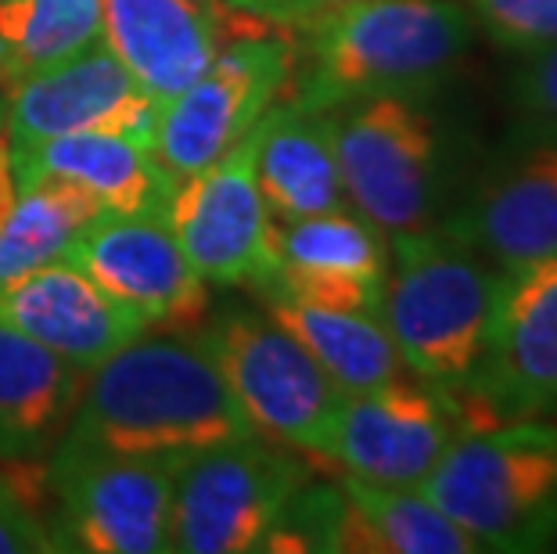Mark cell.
<instances>
[{
	"label": "cell",
	"mask_w": 557,
	"mask_h": 554,
	"mask_svg": "<svg viewBox=\"0 0 557 554\" xmlns=\"http://www.w3.org/2000/svg\"><path fill=\"white\" fill-rule=\"evenodd\" d=\"M295 73V44L245 33L220 47L209 69L162 109L156 156L184 181L231 151L274 104Z\"/></svg>",
	"instance_id": "obj_10"
},
{
	"label": "cell",
	"mask_w": 557,
	"mask_h": 554,
	"mask_svg": "<svg viewBox=\"0 0 557 554\" xmlns=\"http://www.w3.org/2000/svg\"><path fill=\"white\" fill-rule=\"evenodd\" d=\"M504 270L443 227L388 238L382 324L413 379L457 393L479 368Z\"/></svg>",
	"instance_id": "obj_3"
},
{
	"label": "cell",
	"mask_w": 557,
	"mask_h": 554,
	"mask_svg": "<svg viewBox=\"0 0 557 554\" xmlns=\"http://www.w3.org/2000/svg\"><path fill=\"white\" fill-rule=\"evenodd\" d=\"M465 0H352L310 22L295 54V101L331 112L388 90H429L475 40Z\"/></svg>",
	"instance_id": "obj_2"
},
{
	"label": "cell",
	"mask_w": 557,
	"mask_h": 554,
	"mask_svg": "<svg viewBox=\"0 0 557 554\" xmlns=\"http://www.w3.org/2000/svg\"><path fill=\"white\" fill-rule=\"evenodd\" d=\"M234 11H245L252 19H267V22H281L288 15V0H227Z\"/></svg>",
	"instance_id": "obj_31"
},
{
	"label": "cell",
	"mask_w": 557,
	"mask_h": 554,
	"mask_svg": "<svg viewBox=\"0 0 557 554\" xmlns=\"http://www.w3.org/2000/svg\"><path fill=\"white\" fill-rule=\"evenodd\" d=\"M338 487L346 490L360 515L367 544L377 554H475L482 551L465 529L435 508L418 490L377 487L342 471Z\"/></svg>",
	"instance_id": "obj_25"
},
{
	"label": "cell",
	"mask_w": 557,
	"mask_h": 554,
	"mask_svg": "<svg viewBox=\"0 0 557 554\" xmlns=\"http://www.w3.org/2000/svg\"><path fill=\"white\" fill-rule=\"evenodd\" d=\"M181 465L151 457L79 454L54 446L44 465L54 501L47 529L54 551L162 554L170 551V515Z\"/></svg>",
	"instance_id": "obj_9"
},
{
	"label": "cell",
	"mask_w": 557,
	"mask_h": 554,
	"mask_svg": "<svg viewBox=\"0 0 557 554\" xmlns=\"http://www.w3.org/2000/svg\"><path fill=\"white\" fill-rule=\"evenodd\" d=\"M263 306L270 321L299 342L346 396L371 393L407 371L377 313L335 310V306H313L288 296H263Z\"/></svg>",
	"instance_id": "obj_22"
},
{
	"label": "cell",
	"mask_w": 557,
	"mask_h": 554,
	"mask_svg": "<svg viewBox=\"0 0 557 554\" xmlns=\"http://www.w3.org/2000/svg\"><path fill=\"white\" fill-rule=\"evenodd\" d=\"M54 540L37 512L26 508L4 482H0V554H47Z\"/></svg>",
	"instance_id": "obj_28"
},
{
	"label": "cell",
	"mask_w": 557,
	"mask_h": 554,
	"mask_svg": "<svg viewBox=\"0 0 557 554\" xmlns=\"http://www.w3.org/2000/svg\"><path fill=\"white\" fill-rule=\"evenodd\" d=\"M201 338L259 435L324 454L346 393L281 324L267 313L231 310L201 328Z\"/></svg>",
	"instance_id": "obj_8"
},
{
	"label": "cell",
	"mask_w": 557,
	"mask_h": 554,
	"mask_svg": "<svg viewBox=\"0 0 557 554\" xmlns=\"http://www.w3.org/2000/svg\"><path fill=\"white\" fill-rule=\"evenodd\" d=\"M475 26L504 51L529 54L557 44V0H465Z\"/></svg>",
	"instance_id": "obj_26"
},
{
	"label": "cell",
	"mask_w": 557,
	"mask_h": 554,
	"mask_svg": "<svg viewBox=\"0 0 557 554\" xmlns=\"http://www.w3.org/2000/svg\"><path fill=\"white\" fill-rule=\"evenodd\" d=\"M101 40V0H0V87Z\"/></svg>",
	"instance_id": "obj_24"
},
{
	"label": "cell",
	"mask_w": 557,
	"mask_h": 554,
	"mask_svg": "<svg viewBox=\"0 0 557 554\" xmlns=\"http://www.w3.org/2000/svg\"><path fill=\"white\" fill-rule=\"evenodd\" d=\"M18 202V181H15V167H11V145L8 134L0 130V223L11 217V209Z\"/></svg>",
	"instance_id": "obj_29"
},
{
	"label": "cell",
	"mask_w": 557,
	"mask_h": 554,
	"mask_svg": "<svg viewBox=\"0 0 557 554\" xmlns=\"http://www.w3.org/2000/svg\"><path fill=\"white\" fill-rule=\"evenodd\" d=\"M170 223L206 285L263 288L277 270L274 217L256 181V126L216 162L176 181Z\"/></svg>",
	"instance_id": "obj_11"
},
{
	"label": "cell",
	"mask_w": 557,
	"mask_h": 554,
	"mask_svg": "<svg viewBox=\"0 0 557 554\" xmlns=\"http://www.w3.org/2000/svg\"><path fill=\"white\" fill-rule=\"evenodd\" d=\"M454 396L471 432L557 418V256L500 274L479 368Z\"/></svg>",
	"instance_id": "obj_7"
},
{
	"label": "cell",
	"mask_w": 557,
	"mask_h": 554,
	"mask_svg": "<svg viewBox=\"0 0 557 554\" xmlns=\"http://www.w3.org/2000/svg\"><path fill=\"white\" fill-rule=\"evenodd\" d=\"M302 482L306 465L299 457L259 432L198 451L176 471L170 551H263Z\"/></svg>",
	"instance_id": "obj_6"
},
{
	"label": "cell",
	"mask_w": 557,
	"mask_h": 554,
	"mask_svg": "<svg viewBox=\"0 0 557 554\" xmlns=\"http://www.w3.org/2000/svg\"><path fill=\"white\" fill-rule=\"evenodd\" d=\"M4 120H8V104L0 101V130H4Z\"/></svg>",
	"instance_id": "obj_32"
},
{
	"label": "cell",
	"mask_w": 557,
	"mask_h": 554,
	"mask_svg": "<svg viewBox=\"0 0 557 554\" xmlns=\"http://www.w3.org/2000/svg\"><path fill=\"white\" fill-rule=\"evenodd\" d=\"M438 227L500 270L557 256V140L511 134Z\"/></svg>",
	"instance_id": "obj_15"
},
{
	"label": "cell",
	"mask_w": 557,
	"mask_h": 554,
	"mask_svg": "<svg viewBox=\"0 0 557 554\" xmlns=\"http://www.w3.org/2000/svg\"><path fill=\"white\" fill-rule=\"evenodd\" d=\"M256 181L274 220L349 206L331 145V115L295 98L270 104L256 123Z\"/></svg>",
	"instance_id": "obj_19"
},
{
	"label": "cell",
	"mask_w": 557,
	"mask_h": 554,
	"mask_svg": "<svg viewBox=\"0 0 557 554\" xmlns=\"http://www.w3.org/2000/svg\"><path fill=\"white\" fill-rule=\"evenodd\" d=\"M418 493L482 551H543L557 537V429L532 418L465 432Z\"/></svg>",
	"instance_id": "obj_4"
},
{
	"label": "cell",
	"mask_w": 557,
	"mask_h": 554,
	"mask_svg": "<svg viewBox=\"0 0 557 554\" xmlns=\"http://www.w3.org/2000/svg\"><path fill=\"white\" fill-rule=\"evenodd\" d=\"M83 374L29 335L0 324V457L29 461L58 446L79 404Z\"/></svg>",
	"instance_id": "obj_21"
},
{
	"label": "cell",
	"mask_w": 557,
	"mask_h": 554,
	"mask_svg": "<svg viewBox=\"0 0 557 554\" xmlns=\"http://www.w3.org/2000/svg\"><path fill=\"white\" fill-rule=\"evenodd\" d=\"M11 167H15L18 184L40 173L69 176L101 206V213L170 209L176 187L173 173L162 167L156 151L112 134L51 137L22 156H11Z\"/></svg>",
	"instance_id": "obj_20"
},
{
	"label": "cell",
	"mask_w": 557,
	"mask_h": 554,
	"mask_svg": "<svg viewBox=\"0 0 557 554\" xmlns=\"http://www.w3.org/2000/svg\"><path fill=\"white\" fill-rule=\"evenodd\" d=\"M101 206L69 176L40 173L18 184V202L0 223V288L40 267L62 263L69 245Z\"/></svg>",
	"instance_id": "obj_23"
},
{
	"label": "cell",
	"mask_w": 557,
	"mask_h": 554,
	"mask_svg": "<svg viewBox=\"0 0 557 554\" xmlns=\"http://www.w3.org/2000/svg\"><path fill=\"white\" fill-rule=\"evenodd\" d=\"M0 324L40 342L83 374L148 332L137 313L104 296L65 259L0 288Z\"/></svg>",
	"instance_id": "obj_17"
},
{
	"label": "cell",
	"mask_w": 557,
	"mask_h": 554,
	"mask_svg": "<svg viewBox=\"0 0 557 554\" xmlns=\"http://www.w3.org/2000/svg\"><path fill=\"white\" fill-rule=\"evenodd\" d=\"M252 432L198 328L145 332L94 368L58 446L184 465Z\"/></svg>",
	"instance_id": "obj_1"
},
{
	"label": "cell",
	"mask_w": 557,
	"mask_h": 554,
	"mask_svg": "<svg viewBox=\"0 0 557 554\" xmlns=\"http://www.w3.org/2000/svg\"><path fill=\"white\" fill-rule=\"evenodd\" d=\"M198 4H212V0H198Z\"/></svg>",
	"instance_id": "obj_33"
},
{
	"label": "cell",
	"mask_w": 557,
	"mask_h": 554,
	"mask_svg": "<svg viewBox=\"0 0 557 554\" xmlns=\"http://www.w3.org/2000/svg\"><path fill=\"white\" fill-rule=\"evenodd\" d=\"M515 134L557 140V44L536 47L511 73Z\"/></svg>",
	"instance_id": "obj_27"
},
{
	"label": "cell",
	"mask_w": 557,
	"mask_h": 554,
	"mask_svg": "<svg viewBox=\"0 0 557 554\" xmlns=\"http://www.w3.org/2000/svg\"><path fill=\"white\" fill-rule=\"evenodd\" d=\"M465 432L471 426L454 393L399 374L371 393L342 396L320 457L377 487L418 490Z\"/></svg>",
	"instance_id": "obj_12"
},
{
	"label": "cell",
	"mask_w": 557,
	"mask_h": 554,
	"mask_svg": "<svg viewBox=\"0 0 557 554\" xmlns=\"http://www.w3.org/2000/svg\"><path fill=\"white\" fill-rule=\"evenodd\" d=\"M346 202L388 238L435 227L449 192V140L429 90H388L331 109Z\"/></svg>",
	"instance_id": "obj_5"
},
{
	"label": "cell",
	"mask_w": 557,
	"mask_h": 554,
	"mask_svg": "<svg viewBox=\"0 0 557 554\" xmlns=\"http://www.w3.org/2000/svg\"><path fill=\"white\" fill-rule=\"evenodd\" d=\"M101 40L165 109L216 58L220 26L198 0H101Z\"/></svg>",
	"instance_id": "obj_18"
},
{
	"label": "cell",
	"mask_w": 557,
	"mask_h": 554,
	"mask_svg": "<svg viewBox=\"0 0 557 554\" xmlns=\"http://www.w3.org/2000/svg\"><path fill=\"white\" fill-rule=\"evenodd\" d=\"M346 4H352V0H288V15H284V26L306 29L320 15H327V11H335V8H346Z\"/></svg>",
	"instance_id": "obj_30"
},
{
	"label": "cell",
	"mask_w": 557,
	"mask_h": 554,
	"mask_svg": "<svg viewBox=\"0 0 557 554\" xmlns=\"http://www.w3.org/2000/svg\"><path fill=\"white\" fill-rule=\"evenodd\" d=\"M162 104L126 73L104 40L8 90L11 156L65 134H112L156 151Z\"/></svg>",
	"instance_id": "obj_14"
},
{
	"label": "cell",
	"mask_w": 557,
	"mask_h": 554,
	"mask_svg": "<svg viewBox=\"0 0 557 554\" xmlns=\"http://www.w3.org/2000/svg\"><path fill=\"white\" fill-rule=\"evenodd\" d=\"M104 296L123 303L151 332H198L209 310V288L187 263L165 209L101 213L65 253Z\"/></svg>",
	"instance_id": "obj_13"
},
{
	"label": "cell",
	"mask_w": 557,
	"mask_h": 554,
	"mask_svg": "<svg viewBox=\"0 0 557 554\" xmlns=\"http://www.w3.org/2000/svg\"><path fill=\"white\" fill-rule=\"evenodd\" d=\"M277 270L259 296H288L335 310L382 317L388 281V234L357 209L274 220Z\"/></svg>",
	"instance_id": "obj_16"
}]
</instances>
